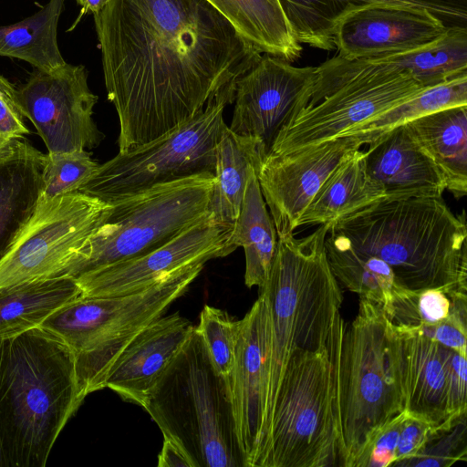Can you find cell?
<instances>
[{"label":"cell","instance_id":"30bf717a","mask_svg":"<svg viewBox=\"0 0 467 467\" xmlns=\"http://www.w3.org/2000/svg\"><path fill=\"white\" fill-rule=\"evenodd\" d=\"M236 81L183 124L100 164L78 192L111 203L159 184L201 173L215 175L216 147L226 125L223 110L234 102Z\"/></svg>","mask_w":467,"mask_h":467},{"label":"cell","instance_id":"83f0119b","mask_svg":"<svg viewBox=\"0 0 467 467\" xmlns=\"http://www.w3.org/2000/svg\"><path fill=\"white\" fill-rule=\"evenodd\" d=\"M278 236L264 200L257 170L250 171L239 215L227 238L232 253L243 247L245 256L244 282L261 288L267 281Z\"/></svg>","mask_w":467,"mask_h":467},{"label":"cell","instance_id":"ee69618b","mask_svg":"<svg viewBox=\"0 0 467 467\" xmlns=\"http://www.w3.org/2000/svg\"><path fill=\"white\" fill-rule=\"evenodd\" d=\"M2 340L3 339H0V347H1ZM0 467H6L5 457H4L2 447H1V442H0Z\"/></svg>","mask_w":467,"mask_h":467},{"label":"cell","instance_id":"9c48e42d","mask_svg":"<svg viewBox=\"0 0 467 467\" xmlns=\"http://www.w3.org/2000/svg\"><path fill=\"white\" fill-rule=\"evenodd\" d=\"M345 467L327 348L296 350L274 403L261 467Z\"/></svg>","mask_w":467,"mask_h":467},{"label":"cell","instance_id":"603a6c76","mask_svg":"<svg viewBox=\"0 0 467 467\" xmlns=\"http://www.w3.org/2000/svg\"><path fill=\"white\" fill-rule=\"evenodd\" d=\"M300 44L332 50L334 27L346 13L371 5L426 10L447 26L467 27V0H279Z\"/></svg>","mask_w":467,"mask_h":467},{"label":"cell","instance_id":"d6a6232c","mask_svg":"<svg viewBox=\"0 0 467 467\" xmlns=\"http://www.w3.org/2000/svg\"><path fill=\"white\" fill-rule=\"evenodd\" d=\"M455 106H467V74L429 87L384 111L347 135L374 138L435 111Z\"/></svg>","mask_w":467,"mask_h":467},{"label":"cell","instance_id":"f546056e","mask_svg":"<svg viewBox=\"0 0 467 467\" xmlns=\"http://www.w3.org/2000/svg\"><path fill=\"white\" fill-rule=\"evenodd\" d=\"M82 296L76 280L63 275L0 290V339L39 327L65 305Z\"/></svg>","mask_w":467,"mask_h":467},{"label":"cell","instance_id":"8992f818","mask_svg":"<svg viewBox=\"0 0 467 467\" xmlns=\"http://www.w3.org/2000/svg\"><path fill=\"white\" fill-rule=\"evenodd\" d=\"M143 409L163 438L183 451L192 467H247L229 379L213 367L195 327L154 385Z\"/></svg>","mask_w":467,"mask_h":467},{"label":"cell","instance_id":"277c9868","mask_svg":"<svg viewBox=\"0 0 467 467\" xmlns=\"http://www.w3.org/2000/svg\"><path fill=\"white\" fill-rule=\"evenodd\" d=\"M329 228L325 223L303 238H278L267 281L260 288L269 320L266 443L274 403L291 355L297 349L327 348L342 319L343 295L325 247Z\"/></svg>","mask_w":467,"mask_h":467},{"label":"cell","instance_id":"74e56055","mask_svg":"<svg viewBox=\"0 0 467 467\" xmlns=\"http://www.w3.org/2000/svg\"><path fill=\"white\" fill-rule=\"evenodd\" d=\"M451 296V310L447 318L433 325H421L410 328L467 358V296L466 294H456Z\"/></svg>","mask_w":467,"mask_h":467},{"label":"cell","instance_id":"4316f807","mask_svg":"<svg viewBox=\"0 0 467 467\" xmlns=\"http://www.w3.org/2000/svg\"><path fill=\"white\" fill-rule=\"evenodd\" d=\"M385 197L368 174L364 150L348 154L327 178L298 220L301 225L332 224Z\"/></svg>","mask_w":467,"mask_h":467},{"label":"cell","instance_id":"d4e9b609","mask_svg":"<svg viewBox=\"0 0 467 467\" xmlns=\"http://www.w3.org/2000/svg\"><path fill=\"white\" fill-rule=\"evenodd\" d=\"M265 153L254 139L233 133L223 127L216 147V170L208 205L210 218L227 231L239 215L252 168L258 171Z\"/></svg>","mask_w":467,"mask_h":467},{"label":"cell","instance_id":"d6986e66","mask_svg":"<svg viewBox=\"0 0 467 467\" xmlns=\"http://www.w3.org/2000/svg\"><path fill=\"white\" fill-rule=\"evenodd\" d=\"M401 72L412 74L426 88L467 74V27L449 26L436 41L406 52L354 60L337 55L317 67L308 105L352 79Z\"/></svg>","mask_w":467,"mask_h":467},{"label":"cell","instance_id":"836d02e7","mask_svg":"<svg viewBox=\"0 0 467 467\" xmlns=\"http://www.w3.org/2000/svg\"><path fill=\"white\" fill-rule=\"evenodd\" d=\"M382 310L389 321L396 327L433 325L449 317L451 296L440 289L412 291L399 285Z\"/></svg>","mask_w":467,"mask_h":467},{"label":"cell","instance_id":"1f68e13d","mask_svg":"<svg viewBox=\"0 0 467 467\" xmlns=\"http://www.w3.org/2000/svg\"><path fill=\"white\" fill-rule=\"evenodd\" d=\"M64 1L49 0L22 21L0 26V56L24 60L40 71L64 65L57 42Z\"/></svg>","mask_w":467,"mask_h":467},{"label":"cell","instance_id":"f35d334b","mask_svg":"<svg viewBox=\"0 0 467 467\" xmlns=\"http://www.w3.org/2000/svg\"><path fill=\"white\" fill-rule=\"evenodd\" d=\"M25 119L17 88L0 75V157L29 133Z\"/></svg>","mask_w":467,"mask_h":467},{"label":"cell","instance_id":"7402d4cb","mask_svg":"<svg viewBox=\"0 0 467 467\" xmlns=\"http://www.w3.org/2000/svg\"><path fill=\"white\" fill-rule=\"evenodd\" d=\"M364 150L369 176L389 199L441 197L445 178L406 125L374 138Z\"/></svg>","mask_w":467,"mask_h":467},{"label":"cell","instance_id":"cb8c5ba5","mask_svg":"<svg viewBox=\"0 0 467 467\" xmlns=\"http://www.w3.org/2000/svg\"><path fill=\"white\" fill-rule=\"evenodd\" d=\"M45 158L26 140L0 157V261L39 202Z\"/></svg>","mask_w":467,"mask_h":467},{"label":"cell","instance_id":"484cf974","mask_svg":"<svg viewBox=\"0 0 467 467\" xmlns=\"http://www.w3.org/2000/svg\"><path fill=\"white\" fill-rule=\"evenodd\" d=\"M433 160L456 199L467 193V106H455L425 115L406 124Z\"/></svg>","mask_w":467,"mask_h":467},{"label":"cell","instance_id":"4fadbf2b","mask_svg":"<svg viewBox=\"0 0 467 467\" xmlns=\"http://www.w3.org/2000/svg\"><path fill=\"white\" fill-rule=\"evenodd\" d=\"M17 93L49 153L91 150L104 140L93 119L99 98L88 87L84 66L66 62L49 71L36 70Z\"/></svg>","mask_w":467,"mask_h":467},{"label":"cell","instance_id":"b9f144b4","mask_svg":"<svg viewBox=\"0 0 467 467\" xmlns=\"http://www.w3.org/2000/svg\"><path fill=\"white\" fill-rule=\"evenodd\" d=\"M159 467H192L183 451L171 441L164 438L161 451L158 456Z\"/></svg>","mask_w":467,"mask_h":467},{"label":"cell","instance_id":"5b68a950","mask_svg":"<svg viewBox=\"0 0 467 467\" xmlns=\"http://www.w3.org/2000/svg\"><path fill=\"white\" fill-rule=\"evenodd\" d=\"M345 467H353L375 432L404 410L396 346L382 308L360 298L327 344Z\"/></svg>","mask_w":467,"mask_h":467},{"label":"cell","instance_id":"4dcf8cb0","mask_svg":"<svg viewBox=\"0 0 467 467\" xmlns=\"http://www.w3.org/2000/svg\"><path fill=\"white\" fill-rule=\"evenodd\" d=\"M332 273L343 285L382 309L399 285L382 259L358 250L342 234L330 230L325 240Z\"/></svg>","mask_w":467,"mask_h":467},{"label":"cell","instance_id":"ab89813d","mask_svg":"<svg viewBox=\"0 0 467 467\" xmlns=\"http://www.w3.org/2000/svg\"><path fill=\"white\" fill-rule=\"evenodd\" d=\"M407 416L408 412L403 410L380 427L355 461L353 467H390L396 460L399 435Z\"/></svg>","mask_w":467,"mask_h":467},{"label":"cell","instance_id":"d590c367","mask_svg":"<svg viewBox=\"0 0 467 467\" xmlns=\"http://www.w3.org/2000/svg\"><path fill=\"white\" fill-rule=\"evenodd\" d=\"M100 164L86 150L46 154L40 199H53L78 192Z\"/></svg>","mask_w":467,"mask_h":467},{"label":"cell","instance_id":"9a60e30c","mask_svg":"<svg viewBox=\"0 0 467 467\" xmlns=\"http://www.w3.org/2000/svg\"><path fill=\"white\" fill-rule=\"evenodd\" d=\"M317 67H297L265 54L235 85L230 130L256 140L268 154L278 133L306 104Z\"/></svg>","mask_w":467,"mask_h":467},{"label":"cell","instance_id":"60d3db41","mask_svg":"<svg viewBox=\"0 0 467 467\" xmlns=\"http://www.w3.org/2000/svg\"><path fill=\"white\" fill-rule=\"evenodd\" d=\"M433 427L427 420L408 413L399 435L396 460L390 467L400 466L411 458L420 449Z\"/></svg>","mask_w":467,"mask_h":467},{"label":"cell","instance_id":"3957f363","mask_svg":"<svg viewBox=\"0 0 467 467\" xmlns=\"http://www.w3.org/2000/svg\"><path fill=\"white\" fill-rule=\"evenodd\" d=\"M85 397L75 358L37 327L0 347V442L6 467H44L61 431Z\"/></svg>","mask_w":467,"mask_h":467},{"label":"cell","instance_id":"6da1fadb","mask_svg":"<svg viewBox=\"0 0 467 467\" xmlns=\"http://www.w3.org/2000/svg\"><path fill=\"white\" fill-rule=\"evenodd\" d=\"M93 17L119 152L191 119L262 57L206 0H110Z\"/></svg>","mask_w":467,"mask_h":467},{"label":"cell","instance_id":"f1b7e54d","mask_svg":"<svg viewBox=\"0 0 467 467\" xmlns=\"http://www.w3.org/2000/svg\"><path fill=\"white\" fill-rule=\"evenodd\" d=\"M261 54L290 62L300 57L279 0H206Z\"/></svg>","mask_w":467,"mask_h":467},{"label":"cell","instance_id":"e0dca14e","mask_svg":"<svg viewBox=\"0 0 467 467\" xmlns=\"http://www.w3.org/2000/svg\"><path fill=\"white\" fill-rule=\"evenodd\" d=\"M366 137L345 135L283 154H267L258 171L260 189L278 238L294 234L298 220L327 178Z\"/></svg>","mask_w":467,"mask_h":467},{"label":"cell","instance_id":"5bb4252c","mask_svg":"<svg viewBox=\"0 0 467 467\" xmlns=\"http://www.w3.org/2000/svg\"><path fill=\"white\" fill-rule=\"evenodd\" d=\"M390 325L404 410L434 426L466 412V357L410 327Z\"/></svg>","mask_w":467,"mask_h":467},{"label":"cell","instance_id":"7bdbcfd3","mask_svg":"<svg viewBox=\"0 0 467 467\" xmlns=\"http://www.w3.org/2000/svg\"><path fill=\"white\" fill-rule=\"evenodd\" d=\"M81 6L80 16L87 13L93 15L101 10L110 0H76Z\"/></svg>","mask_w":467,"mask_h":467},{"label":"cell","instance_id":"2e32d148","mask_svg":"<svg viewBox=\"0 0 467 467\" xmlns=\"http://www.w3.org/2000/svg\"><path fill=\"white\" fill-rule=\"evenodd\" d=\"M228 233L209 216L192 224L163 245L76 278L82 296H114L146 289L175 274L224 257Z\"/></svg>","mask_w":467,"mask_h":467},{"label":"cell","instance_id":"7c38bea8","mask_svg":"<svg viewBox=\"0 0 467 467\" xmlns=\"http://www.w3.org/2000/svg\"><path fill=\"white\" fill-rule=\"evenodd\" d=\"M424 88L409 72L353 79L294 114L268 154L287 153L345 136Z\"/></svg>","mask_w":467,"mask_h":467},{"label":"cell","instance_id":"8fae6325","mask_svg":"<svg viewBox=\"0 0 467 467\" xmlns=\"http://www.w3.org/2000/svg\"><path fill=\"white\" fill-rule=\"evenodd\" d=\"M109 207L80 192L39 199L0 261V290L66 275L72 258L100 225Z\"/></svg>","mask_w":467,"mask_h":467},{"label":"cell","instance_id":"8d00e7d4","mask_svg":"<svg viewBox=\"0 0 467 467\" xmlns=\"http://www.w3.org/2000/svg\"><path fill=\"white\" fill-rule=\"evenodd\" d=\"M195 327L203 340L215 369L229 378L240 320L234 319L222 309L204 306L200 314L199 324Z\"/></svg>","mask_w":467,"mask_h":467},{"label":"cell","instance_id":"52a82bcc","mask_svg":"<svg viewBox=\"0 0 467 467\" xmlns=\"http://www.w3.org/2000/svg\"><path fill=\"white\" fill-rule=\"evenodd\" d=\"M203 268L197 265L155 285L114 296H81L57 310L39 327L72 351L82 395L105 389L115 360L149 324L163 316Z\"/></svg>","mask_w":467,"mask_h":467},{"label":"cell","instance_id":"ac0fdd59","mask_svg":"<svg viewBox=\"0 0 467 467\" xmlns=\"http://www.w3.org/2000/svg\"><path fill=\"white\" fill-rule=\"evenodd\" d=\"M268 348V309L260 293L240 320L228 378L237 435L247 467H261L266 447Z\"/></svg>","mask_w":467,"mask_h":467},{"label":"cell","instance_id":"ba28073f","mask_svg":"<svg viewBox=\"0 0 467 467\" xmlns=\"http://www.w3.org/2000/svg\"><path fill=\"white\" fill-rule=\"evenodd\" d=\"M214 175L201 173L159 184L109 203L106 215L76 253L66 275L150 252L208 215Z\"/></svg>","mask_w":467,"mask_h":467},{"label":"cell","instance_id":"44dd1931","mask_svg":"<svg viewBox=\"0 0 467 467\" xmlns=\"http://www.w3.org/2000/svg\"><path fill=\"white\" fill-rule=\"evenodd\" d=\"M194 326L179 314L161 316L143 328L110 368L105 388L144 408L154 385L189 338Z\"/></svg>","mask_w":467,"mask_h":467},{"label":"cell","instance_id":"7a4b0ae2","mask_svg":"<svg viewBox=\"0 0 467 467\" xmlns=\"http://www.w3.org/2000/svg\"><path fill=\"white\" fill-rule=\"evenodd\" d=\"M391 268L397 284L448 296L467 291V227L441 197L382 198L330 225Z\"/></svg>","mask_w":467,"mask_h":467},{"label":"cell","instance_id":"e575fe53","mask_svg":"<svg viewBox=\"0 0 467 467\" xmlns=\"http://www.w3.org/2000/svg\"><path fill=\"white\" fill-rule=\"evenodd\" d=\"M467 460L466 412L434 426L420 449L400 467H450Z\"/></svg>","mask_w":467,"mask_h":467},{"label":"cell","instance_id":"ffe728a7","mask_svg":"<svg viewBox=\"0 0 467 467\" xmlns=\"http://www.w3.org/2000/svg\"><path fill=\"white\" fill-rule=\"evenodd\" d=\"M448 27L426 10L371 5L341 16L333 38L337 56L354 60L425 47L441 37Z\"/></svg>","mask_w":467,"mask_h":467}]
</instances>
